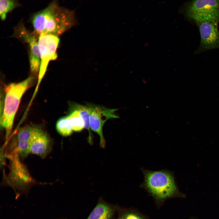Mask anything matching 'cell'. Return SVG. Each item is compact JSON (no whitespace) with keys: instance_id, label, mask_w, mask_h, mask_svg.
Returning a JSON list of instances; mask_svg holds the SVG:
<instances>
[{"instance_id":"6da1fadb","label":"cell","mask_w":219,"mask_h":219,"mask_svg":"<svg viewBox=\"0 0 219 219\" xmlns=\"http://www.w3.org/2000/svg\"><path fill=\"white\" fill-rule=\"evenodd\" d=\"M31 22L35 31L57 36L75 24V12L59 5L53 0L45 8L34 13Z\"/></svg>"},{"instance_id":"7a4b0ae2","label":"cell","mask_w":219,"mask_h":219,"mask_svg":"<svg viewBox=\"0 0 219 219\" xmlns=\"http://www.w3.org/2000/svg\"><path fill=\"white\" fill-rule=\"evenodd\" d=\"M141 170L144 179L140 187L156 199L163 200L181 195L172 172L166 169L153 171L142 168Z\"/></svg>"},{"instance_id":"3957f363","label":"cell","mask_w":219,"mask_h":219,"mask_svg":"<svg viewBox=\"0 0 219 219\" xmlns=\"http://www.w3.org/2000/svg\"><path fill=\"white\" fill-rule=\"evenodd\" d=\"M31 76L18 83H11L5 88V95L0 124L5 130L7 138L12 130L15 115L22 98L34 80Z\"/></svg>"},{"instance_id":"277c9868","label":"cell","mask_w":219,"mask_h":219,"mask_svg":"<svg viewBox=\"0 0 219 219\" xmlns=\"http://www.w3.org/2000/svg\"><path fill=\"white\" fill-rule=\"evenodd\" d=\"M186 16L196 23L219 22V0H193L187 5Z\"/></svg>"},{"instance_id":"5b68a950","label":"cell","mask_w":219,"mask_h":219,"mask_svg":"<svg viewBox=\"0 0 219 219\" xmlns=\"http://www.w3.org/2000/svg\"><path fill=\"white\" fill-rule=\"evenodd\" d=\"M59 42L58 37L54 35L42 34L39 35L38 43L40 65L37 86L44 76L50 61L57 57V50Z\"/></svg>"},{"instance_id":"8992f818","label":"cell","mask_w":219,"mask_h":219,"mask_svg":"<svg viewBox=\"0 0 219 219\" xmlns=\"http://www.w3.org/2000/svg\"><path fill=\"white\" fill-rule=\"evenodd\" d=\"M91 113L90 127L91 130L96 133L100 138V146L104 148L106 141L103 133V127L108 120L119 117L115 114L116 109H109L103 106L89 103Z\"/></svg>"},{"instance_id":"52a82bcc","label":"cell","mask_w":219,"mask_h":219,"mask_svg":"<svg viewBox=\"0 0 219 219\" xmlns=\"http://www.w3.org/2000/svg\"><path fill=\"white\" fill-rule=\"evenodd\" d=\"M218 22L207 21L196 23L199 28L200 40V46L195 54L204 51L219 49Z\"/></svg>"},{"instance_id":"ba28073f","label":"cell","mask_w":219,"mask_h":219,"mask_svg":"<svg viewBox=\"0 0 219 219\" xmlns=\"http://www.w3.org/2000/svg\"><path fill=\"white\" fill-rule=\"evenodd\" d=\"M16 154L11 157L10 171L8 178L9 183L14 188L24 191L33 180L25 166L20 161Z\"/></svg>"},{"instance_id":"9c48e42d","label":"cell","mask_w":219,"mask_h":219,"mask_svg":"<svg viewBox=\"0 0 219 219\" xmlns=\"http://www.w3.org/2000/svg\"><path fill=\"white\" fill-rule=\"evenodd\" d=\"M40 129L33 126H26L20 128L15 136L12 143L13 152L21 158L26 157L30 153L31 140Z\"/></svg>"},{"instance_id":"30bf717a","label":"cell","mask_w":219,"mask_h":219,"mask_svg":"<svg viewBox=\"0 0 219 219\" xmlns=\"http://www.w3.org/2000/svg\"><path fill=\"white\" fill-rule=\"evenodd\" d=\"M20 36L28 44L30 49L29 61L30 70L33 74L39 73L40 58L39 50L38 38L35 34L28 31L22 24L18 26Z\"/></svg>"},{"instance_id":"8fae6325","label":"cell","mask_w":219,"mask_h":219,"mask_svg":"<svg viewBox=\"0 0 219 219\" xmlns=\"http://www.w3.org/2000/svg\"><path fill=\"white\" fill-rule=\"evenodd\" d=\"M52 146L51 140L49 137L40 129L31 140L30 153L44 158L50 151Z\"/></svg>"},{"instance_id":"7c38bea8","label":"cell","mask_w":219,"mask_h":219,"mask_svg":"<svg viewBox=\"0 0 219 219\" xmlns=\"http://www.w3.org/2000/svg\"><path fill=\"white\" fill-rule=\"evenodd\" d=\"M114 212L112 206L100 201L86 219H111Z\"/></svg>"},{"instance_id":"4fadbf2b","label":"cell","mask_w":219,"mask_h":219,"mask_svg":"<svg viewBox=\"0 0 219 219\" xmlns=\"http://www.w3.org/2000/svg\"><path fill=\"white\" fill-rule=\"evenodd\" d=\"M69 114L67 115L73 131L80 132L85 128V123L77 106V103L70 104Z\"/></svg>"},{"instance_id":"5bb4252c","label":"cell","mask_w":219,"mask_h":219,"mask_svg":"<svg viewBox=\"0 0 219 219\" xmlns=\"http://www.w3.org/2000/svg\"><path fill=\"white\" fill-rule=\"evenodd\" d=\"M56 127L57 132L63 136H70L73 131L68 115L59 119L56 122Z\"/></svg>"},{"instance_id":"9a60e30c","label":"cell","mask_w":219,"mask_h":219,"mask_svg":"<svg viewBox=\"0 0 219 219\" xmlns=\"http://www.w3.org/2000/svg\"><path fill=\"white\" fill-rule=\"evenodd\" d=\"M18 0H0V17L2 20H5L7 14L19 6Z\"/></svg>"},{"instance_id":"2e32d148","label":"cell","mask_w":219,"mask_h":219,"mask_svg":"<svg viewBox=\"0 0 219 219\" xmlns=\"http://www.w3.org/2000/svg\"><path fill=\"white\" fill-rule=\"evenodd\" d=\"M126 219H142L137 215L130 214L127 215L126 216Z\"/></svg>"}]
</instances>
